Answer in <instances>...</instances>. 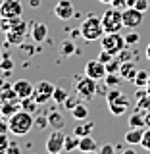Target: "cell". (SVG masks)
Segmentation results:
<instances>
[{"mask_svg":"<svg viewBox=\"0 0 150 154\" xmlns=\"http://www.w3.org/2000/svg\"><path fill=\"white\" fill-rule=\"evenodd\" d=\"M33 125H35V118L31 116V112L19 110L8 119V131L16 137H23L33 129Z\"/></svg>","mask_w":150,"mask_h":154,"instance_id":"cell-1","label":"cell"},{"mask_svg":"<svg viewBox=\"0 0 150 154\" xmlns=\"http://www.w3.org/2000/svg\"><path fill=\"white\" fill-rule=\"evenodd\" d=\"M79 29H81V37H83L85 41H89V42H93V41H98V38L104 35L102 19H100V17H94V16H89V17H85Z\"/></svg>","mask_w":150,"mask_h":154,"instance_id":"cell-2","label":"cell"},{"mask_svg":"<svg viewBox=\"0 0 150 154\" xmlns=\"http://www.w3.org/2000/svg\"><path fill=\"white\" fill-rule=\"evenodd\" d=\"M123 10H118L114 6H110L106 12L102 14V27H104V33H119L123 25Z\"/></svg>","mask_w":150,"mask_h":154,"instance_id":"cell-3","label":"cell"},{"mask_svg":"<svg viewBox=\"0 0 150 154\" xmlns=\"http://www.w3.org/2000/svg\"><path fill=\"white\" fill-rule=\"evenodd\" d=\"M98 81H94L93 77L85 75V77H77L75 81V93L81 100H94V96L98 94Z\"/></svg>","mask_w":150,"mask_h":154,"instance_id":"cell-4","label":"cell"},{"mask_svg":"<svg viewBox=\"0 0 150 154\" xmlns=\"http://www.w3.org/2000/svg\"><path fill=\"white\" fill-rule=\"evenodd\" d=\"M100 46H102L104 50H108L110 54H114V56H118L123 48H129L127 42H125V37L121 33H104V35L100 37Z\"/></svg>","mask_w":150,"mask_h":154,"instance_id":"cell-5","label":"cell"},{"mask_svg":"<svg viewBox=\"0 0 150 154\" xmlns=\"http://www.w3.org/2000/svg\"><path fill=\"white\" fill-rule=\"evenodd\" d=\"M27 27H29V23L25 19H21L17 25H14L10 31H6V42L12 46H21L23 41H25V35H27Z\"/></svg>","mask_w":150,"mask_h":154,"instance_id":"cell-6","label":"cell"},{"mask_svg":"<svg viewBox=\"0 0 150 154\" xmlns=\"http://www.w3.org/2000/svg\"><path fill=\"white\" fill-rule=\"evenodd\" d=\"M121 14H123V25H125V29H137V27H141V23H142V19H144V12L137 10L135 6H127Z\"/></svg>","mask_w":150,"mask_h":154,"instance_id":"cell-7","label":"cell"},{"mask_svg":"<svg viewBox=\"0 0 150 154\" xmlns=\"http://www.w3.org/2000/svg\"><path fill=\"white\" fill-rule=\"evenodd\" d=\"M64 143H66V135L60 129H54L46 139V152L48 154H60L64 150Z\"/></svg>","mask_w":150,"mask_h":154,"instance_id":"cell-8","label":"cell"},{"mask_svg":"<svg viewBox=\"0 0 150 154\" xmlns=\"http://www.w3.org/2000/svg\"><path fill=\"white\" fill-rule=\"evenodd\" d=\"M106 73H108V71H106V64L100 62L98 58H96V60H89L85 64V75L93 77L94 81H104Z\"/></svg>","mask_w":150,"mask_h":154,"instance_id":"cell-9","label":"cell"},{"mask_svg":"<svg viewBox=\"0 0 150 154\" xmlns=\"http://www.w3.org/2000/svg\"><path fill=\"white\" fill-rule=\"evenodd\" d=\"M23 16L21 0H2L0 4V17H17Z\"/></svg>","mask_w":150,"mask_h":154,"instance_id":"cell-10","label":"cell"},{"mask_svg":"<svg viewBox=\"0 0 150 154\" xmlns=\"http://www.w3.org/2000/svg\"><path fill=\"white\" fill-rule=\"evenodd\" d=\"M54 89H56V85L48 83V81H38V83L35 85L33 96H35V100H37L38 104H44V102H48V98H52Z\"/></svg>","mask_w":150,"mask_h":154,"instance_id":"cell-11","label":"cell"},{"mask_svg":"<svg viewBox=\"0 0 150 154\" xmlns=\"http://www.w3.org/2000/svg\"><path fill=\"white\" fill-rule=\"evenodd\" d=\"M54 16L62 21H67L75 16V8H73V2L71 0H58L56 6H54Z\"/></svg>","mask_w":150,"mask_h":154,"instance_id":"cell-12","label":"cell"},{"mask_svg":"<svg viewBox=\"0 0 150 154\" xmlns=\"http://www.w3.org/2000/svg\"><path fill=\"white\" fill-rule=\"evenodd\" d=\"M12 87H14V91L17 93L19 98L31 96V94H33V91H35V85H33L31 81H27V79H17L16 83H12Z\"/></svg>","mask_w":150,"mask_h":154,"instance_id":"cell-13","label":"cell"},{"mask_svg":"<svg viewBox=\"0 0 150 154\" xmlns=\"http://www.w3.org/2000/svg\"><path fill=\"white\" fill-rule=\"evenodd\" d=\"M31 38L35 42H44L46 41V37H48V27H46V23H42V21H37V23H33L31 25Z\"/></svg>","mask_w":150,"mask_h":154,"instance_id":"cell-14","label":"cell"},{"mask_svg":"<svg viewBox=\"0 0 150 154\" xmlns=\"http://www.w3.org/2000/svg\"><path fill=\"white\" fill-rule=\"evenodd\" d=\"M21 110V104H19V100H10V102H2L0 106V118L4 119H10L16 112Z\"/></svg>","mask_w":150,"mask_h":154,"instance_id":"cell-15","label":"cell"},{"mask_svg":"<svg viewBox=\"0 0 150 154\" xmlns=\"http://www.w3.org/2000/svg\"><path fill=\"white\" fill-rule=\"evenodd\" d=\"M137 73H139V69H137V66H135L131 60H129V62H121L119 75H121L125 81H131V83H133V79L137 77Z\"/></svg>","mask_w":150,"mask_h":154,"instance_id":"cell-16","label":"cell"},{"mask_svg":"<svg viewBox=\"0 0 150 154\" xmlns=\"http://www.w3.org/2000/svg\"><path fill=\"white\" fill-rule=\"evenodd\" d=\"M93 129H94V123L89 122V119H77V125L73 129V133L77 137H87V135H93Z\"/></svg>","mask_w":150,"mask_h":154,"instance_id":"cell-17","label":"cell"},{"mask_svg":"<svg viewBox=\"0 0 150 154\" xmlns=\"http://www.w3.org/2000/svg\"><path fill=\"white\" fill-rule=\"evenodd\" d=\"M98 143L93 135H87V137H81L79 139V150L81 152H96L98 150Z\"/></svg>","mask_w":150,"mask_h":154,"instance_id":"cell-18","label":"cell"},{"mask_svg":"<svg viewBox=\"0 0 150 154\" xmlns=\"http://www.w3.org/2000/svg\"><path fill=\"white\" fill-rule=\"evenodd\" d=\"M127 108H129V100H127V96H125V94H123L119 100H115V102H110V104H108V110H110L114 116L125 114V112H127Z\"/></svg>","mask_w":150,"mask_h":154,"instance_id":"cell-19","label":"cell"},{"mask_svg":"<svg viewBox=\"0 0 150 154\" xmlns=\"http://www.w3.org/2000/svg\"><path fill=\"white\" fill-rule=\"evenodd\" d=\"M142 127H131L127 133H125V143H129V144H141L142 141Z\"/></svg>","mask_w":150,"mask_h":154,"instance_id":"cell-20","label":"cell"},{"mask_svg":"<svg viewBox=\"0 0 150 154\" xmlns=\"http://www.w3.org/2000/svg\"><path fill=\"white\" fill-rule=\"evenodd\" d=\"M48 123L54 129H62L64 127V114L58 112V110H52V112L48 114Z\"/></svg>","mask_w":150,"mask_h":154,"instance_id":"cell-21","label":"cell"},{"mask_svg":"<svg viewBox=\"0 0 150 154\" xmlns=\"http://www.w3.org/2000/svg\"><path fill=\"white\" fill-rule=\"evenodd\" d=\"M19 104H21V110H25V112H31V114H35L37 112V106L38 102L35 100V96H25V98H19Z\"/></svg>","mask_w":150,"mask_h":154,"instance_id":"cell-22","label":"cell"},{"mask_svg":"<svg viewBox=\"0 0 150 154\" xmlns=\"http://www.w3.org/2000/svg\"><path fill=\"white\" fill-rule=\"evenodd\" d=\"M10 100H19V96H17L16 91H14L12 85H6L0 91V102H10Z\"/></svg>","mask_w":150,"mask_h":154,"instance_id":"cell-23","label":"cell"},{"mask_svg":"<svg viewBox=\"0 0 150 154\" xmlns=\"http://www.w3.org/2000/svg\"><path fill=\"white\" fill-rule=\"evenodd\" d=\"M69 112H71V116H73L75 119H87V118H89V108H87L83 102H79L77 106H73Z\"/></svg>","mask_w":150,"mask_h":154,"instance_id":"cell-24","label":"cell"},{"mask_svg":"<svg viewBox=\"0 0 150 154\" xmlns=\"http://www.w3.org/2000/svg\"><path fill=\"white\" fill-rule=\"evenodd\" d=\"M21 16H17V17H0V31H10V29H12L14 25H17L19 21H21Z\"/></svg>","mask_w":150,"mask_h":154,"instance_id":"cell-25","label":"cell"},{"mask_svg":"<svg viewBox=\"0 0 150 154\" xmlns=\"http://www.w3.org/2000/svg\"><path fill=\"white\" fill-rule=\"evenodd\" d=\"M75 148H79V137H77L75 133H71V135H66L64 150H66V152H71V150H75Z\"/></svg>","mask_w":150,"mask_h":154,"instance_id":"cell-26","label":"cell"},{"mask_svg":"<svg viewBox=\"0 0 150 154\" xmlns=\"http://www.w3.org/2000/svg\"><path fill=\"white\" fill-rule=\"evenodd\" d=\"M60 52H62L64 56H71V54H75V52H77L75 42L71 41V38H66V41H62V42H60Z\"/></svg>","mask_w":150,"mask_h":154,"instance_id":"cell-27","label":"cell"},{"mask_svg":"<svg viewBox=\"0 0 150 154\" xmlns=\"http://www.w3.org/2000/svg\"><path fill=\"white\" fill-rule=\"evenodd\" d=\"M67 94H69V93H67L64 87H56V89H54V94H52V100H54L58 106H62V104H64V100L67 98Z\"/></svg>","mask_w":150,"mask_h":154,"instance_id":"cell-28","label":"cell"},{"mask_svg":"<svg viewBox=\"0 0 150 154\" xmlns=\"http://www.w3.org/2000/svg\"><path fill=\"white\" fill-rule=\"evenodd\" d=\"M121 81H123V77L119 75V73H106V77H104L106 87H119V85H121Z\"/></svg>","mask_w":150,"mask_h":154,"instance_id":"cell-29","label":"cell"},{"mask_svg":"<svg viewBox=\"0 0 150 154\" xmlns=\"http://www.w3.org/2000/svg\"><path fill=\"white\" fill-rule=\"evenodd\" d=\"M148 81H150V73H148V71H144V69H139L137 77L133 79V83L137 85V87H146Z\"/></svg>","mask_w":150,"mask_h":154,"instance_id":"cell-30","label":"cell"},{"mask_svg":"<svg viewBox=\"0 0 150 154\" xmlns=\"http://www.w3.org/2000/svg\"><path fill=\"white\" fill-rule=\"evenodd\" d=\"M129 125H131V127H146V123H144V114H141V112L131 114L129 116Z\"/></svg>","mask_w":150,"mask_h":154,"instance_id":"cell-31","label":"cell"},{"mask_svg":"<svg viewBox=\"0 0 150 154\" xmlns=\"http://www.w3.org/2000/svg\"><path fill=\"white\" fill-rule=\"evenodd\" d=\"M121 96H123V93L118 89V87H110L108 93H106V102H108V104L110 102H115V100H119Z\"/></svg>","mask_w":150,"mask_h":154,"instance_id":"cell-32","label":"cell"},{"mask_svg":"<svg viewBox=\"0 0 150 154\" xmlns=\"http://www.w3.org/2000/svg\"><path fill=\"white\" fill-rule=\"evenodd\" d=\"M141 41V35H139L137 31H133V29H129L127 33H125V42H127V46H135L137 42Z\"/></svg>","mask_w":150,"mask_h":154,"instance_id":"cell-33","label":"cell"},{"mask_svg":"<svg viewBox=\"0 0 150 154\" xmlns=\"http://www.w3.org/2000/svg\"><path fill=\"white\" fill-rule=\"evenodd\" d=\"M119 67H121V60L119 58H114L106 64V71L108 73H119Z\"/></svg>","mask_w":150,"mask_h":154,"instance_id":"cell-34","label":"cell"},{"mask_svg":"<svg viewBox=\"0 0 150 154\" xmlns=\"http://www.w3.org/2000/svg\"><path fill=\"white\" fill-rule=\"evenodd\" d=\"M79 102H81V98L77 96V93H73V94H67V98L64 100V104H62V106H64V108H67V110H71L73 106H77Z\"/></svg>","mask_w":150,"mask_h":154,"instance_id":"cell-35","label":"cell"},{"mask_svg":"<svg viewBox=\"0 0 150 154\" xmlns=\"http://www.w3.org/2000/svg\"><path fill=\"white\" fill-rule=\"evenodd\" d=\"M0 67H2L4 71H12V69H14V62H12V58H10L8 54H4V56H2V62H0Z\"/></svg>","mask_w":150,"mask_h":154,"instance_id":"cell-36","label":"cell"},{"mask_svg":"<svg viewBox=\"0 0 150 154\" xmlns=\"http://www.w3.org/2000/svg\"><path fill=\"white\" fill-rule=\"evenodd\" d=\"M137 108H139V112H141V110L150 112V94L144 96V98H141V100H137Z\"/></svg>","mask_w":150,"mask_h":154,"instance_id":"cell-37","label":"cell"},{"mask_svg":"<svg viewBox=\"0 0 150 154\" xmlns=\"http://www.w3.org/2000/svg\"><path fill=\"white\" fill-rule=\"evenodd\" d=\"M141 146L144 148V150H150V127H146V129H144V135H142Z\"/></svg>","mask_w":150,"mask_h":154,"instance_id":"cell-38","label":"cell"},{"mask_svg":"<svg viewBox=\"0 0 150 154\" xmlns=\"http://www.w3.org/2000/svg\"><path fill=\"white\" fill-rule=\"evenodd\" d=\"M35 125L38 129H46L50 125L48 123V116H38V118H35Z\"/></svg>","mask_w":150,"mask_h":154,"instance_id":"cell-39","label":"cell"},{"mask_svg":"<svg viewBox=\"0 0 150 154\" xmlns=\"http://www.w3.org/2000/svg\"><path fill=\"white\" fill-rule=\"evenodd\" d=\"M148 6H150V0H135V8L141 10V12H148Z\"/></svg>","mask_w":150,"mask_h":154,"instance_id":"cell-40","label":"cell"},{"mask_svg":"<svg viewBox=\"0 0 150 154\" xmlns=\"http://www.w3.org/2000/svg\"><path fill=\"white\" fill-rule=\"evenodd\" d=\"M98 60L104 62V64H108L110 60H114V54H110L108 50H104V48H102V50H100V54H98Z\"/></svg>","mask_w":150,"mask_h":154,"instance_id":"cell-41","label":"cell"},{"mask_svg":"<svg viewBox=\"0 0 150 154\" xmlns=\"http://www.w3.org/2000/svg\"><path fill=\"white\" fill-rule=\"evenodd\" d=\"M8 146H10V143H8L6 133H0V152H6Z\"/></svg>","mask_w":150,"mask_h":154,"instance_id":"cell-42","label":"cell"},{"mask_svg":"<svg viewBox=\"0 0 150 154\" xmlns=\"http://www.w3.org/2000/svg\"><path fill=\"white\" fill-rule=\"evenodd\" d=\"M110 6H114V8H118V10H125V8H127V0H114Z\"/></svg>","mask_w":150,"mask_h":154,"instance_id":"cell-43","label":"cell"},{"mask_svg":"<svg viewBox=\"0 0 150 154\" xmlns=\"http://www.w3.org/2000/svg\"><path fill=\"white\" fill-rule=\"evenodd\" d=\"M98 152L100 154H112L114 152V146H112V144H104V146L98 148Z\"/></svg>","mask_w":150,"mask_h":154,"instance_id":"cell-44","label":"cell"},{"mask_svg":"<svg viewBox=\"0 0 150 154\" xmlns=\"http://www.w3.org/2000/svg\"><path fill=\"white\" fill-rule=\"evenodd\" d=\"M6 152H17V154H19V146H16V144H10Z\"/></svg>","mask_w":150,"mask_h":154,"instance_id":"cell-45","label":"cell"},{"mask_svg":"<svg viewBox=\"0 0 150 154\" xmlns=\"http://www.w3.org/2000/svg\"><path fill=\"white\" fill-rule=\"evenodd\" d=\"M6 85H10L8 81H6V77H0V91H2V89H4Z\"/></svg>","mask_w":150,"mask_h":154,"instance_id":"cell-46","label":"cell"},{"mask_svg":"<svg viewBox=\"0 0 150 154\" xmlns=\"http://www.w3.org/2000/svg\"><path fill=\"white\" fill-rule=\"evenodd\" d=\"M8 131V123H2V119H0V133H6Z\"/></svg>","mask_w":150,"mask_h":154,"instance_id":"cell-47","label":"cell"},{"mask_svg":"<svg viewBox=\"0 0 150 154\" xmlns=\"http://www.w3.org/2000/svg\"><path fill=\"white\" fill-rule=\"evenodd\" d=\"M29 4H31V8H37L41 4V0H29Z\"/></svg>","mask_w":150,"mask_h":154,"instance_id":"cell-48","label":"cell"},{"mask_svg":"<svg viewBox=\"0 0 150 154\" xmlns=\"http://www.w3.org/2000/svg\"><path fill=\"white\" fill-rule=\"evenodd\" d=\"M146 58L150 60V42H148V46H146Z\"/></svg>","mask_w":150,"mask_h":154,"instance_id":"cell-49","label":"cell"},{"mask_svg":"<svg viewBox=\"0 0 150 154\" xmlns=\"http://www.w3.org/2000/svg\"><path fill=\"white\" fill-rule=\"evenodd\" d=\"M98 2H102V4H112L114 0H98Z\"/></svg>","mask_w":150,"mask_h":154,"instance_id":"cell-50","label":"cell"},{"mask_svg":"<svg viewBox=\"0 0 150 154\" xmlns=\"http://www.w3.org/2000/svg\"><path fill=\"white\" fill-rule=\"evenodd\" d=\"M146 91H148V94H150V81H148V85H146Z\"/></svg>","mask_w":150,"mask_h":154,"instance_id":"cell-51","label":"cell"},{"mask_svg":"<svg viewBox=\"0 0 150 154\" xmlns=\"http://www.w3.org/2000/svg\"><path fill=\"white\" fill-rule=\"evenodd\" d=\"M0 62H2V52H0Z\"/></svg>","mask_w":150,"mask_h":154,"instance_id":"cell-52","label":"cell"}]
</instances>
